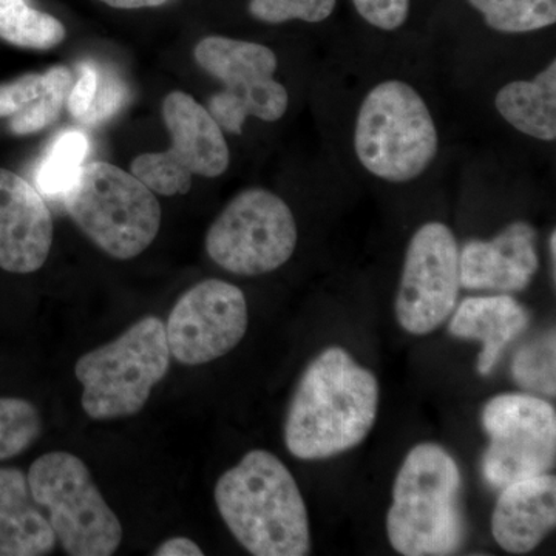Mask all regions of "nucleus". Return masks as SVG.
Listing matches in <instances>:
<instances>
[{"mask_svg":"<svg viewBox=\"0 0 556 556\" xmlns=\"http://www.w3.org/2000/svg\"><path fill=\"white\" fill-rule=\"evenodd\" d=\"M379 382L346 350L329 346L303 371L285 422V444L302 460L357 447L375 427Z\"/></svg>","mask_w":556,"mask_h":556,"instance_id":"f257e3e1","label":"nucleus"},{"mask_svg":"<svg viewBox=\"0 0 556 556\" xmlns=\"http://www.w3.org/2000/svg\"><path fill=\"white\" fill-rule=\"evenodd\" d=\"M215 504L230 533L255 556H305L311 530L291 471L266 450H252L219 477Z\"/></svg>","mask_w":556,"mask_h":556,"instance_id":"f03ea898","label":"nucleus"},{"mask_svg":"<svg viewBox=\"0 0 556 556\" xmlns=\"http://www.w3.org/2000/svg\"><path fill=\"white\" fill-rule=\"evenodd\" d=\"M387 535L405 556L455 555L464 546L463 477L441 445L424 442L409 450L394 481Z\"/></svg>","mask_w":556,"mask_h":556,"instance_id":"7ed1b4c3","label":"nucleus"},{"mask_svg":"<svg viewBox=\"0 0 556 556\" xmlns=\"http://www.w3.org/2000/svg\"><path fill=\"white\" fill-rule=\"evenodd\" d=\"M353 141L361 166L393 185L422 177L439 152L430 108L401 79L382 80L368 91L358 108Z\"/></svg>","mask_w":556,"mask_h":556,"instance_id":"20e7f679","label":"nucleus"},{"mask_svg":"<svg viewBox=\"0 0 556 556\" xmlns=\"http://www.w3.org/2000/svg\"><path fill=\"white\" fill-rule=\"evenodd\" d=\"M170 357L166 325L155 316L141 318L113 342L84 354L75 367L84 412L94 420L137 415L166 378Z\"/></svg>","mask_w":556,"mask_h":556,"instance_id":"39448f33","label":"nucleus"},{"mask_svg":"<svg viewBox=\"0 0 556 556\" xmlns=\"http://www.w3.org/2000/svg\"><path fill=\"white\" fill-rule=\"evenodd\" d=\"M61 200L79 229L112 257H137L159 236L161 206L155 193L113 164L83 166Z\"/></svg>","mask_w":556,"mask_h":556,"instance_id":"423d86ee","label":"nucleus"},{"mask_svg":"<svg viewBox=\"0 0 556 556\" xmlns=\"http://www.w3.org/2000/svg\"><path fill=\"white\" fill-rule=\"evenodd\" d=\"M33 500L46 510L65 554L109 556L123 541V526L102 497L89 468L68 452H50L27 475Z\"/></svg>","mask_w":556,"mask_h":556,"instance_id":"0eeeda50","label":"nucleus"},{"mask_svg":"<svg viewBox=\"0 0 556 556\" xmlns=\"http://www.w3.org/2000/svg\"><path fill=\"white\" fill-rule=\"evenodd\" d=\"M195 61L208 75L225 84L207 110L223 130L241 135L244 121L254 116L266 123L283 118L289 93L276 75L278 60L269 47L249 40L208 36L195 47Z\"/></svg>","mask_w":556,"mask_h":556,"instance_id":"6e6552de","label":"nucleus"},{"mask_svg":"<svg viewBox=\"0 0 556 556\" xmlns=\"http://www.w3.org/2000/svg\"><path fill=\"white\" fill-rule=\"evenodd\" d=\"M299 229L291 207L266 189L239 193L206 236V251L223 269L237 276L273 273L294 255Z\"/></svg>","mask_w":556,"mask_h":556,"instance_id":"1a4fd4ad","label":"nucleus"},{"mask_svg":"<svg viewBox=\"0 0 556 556\" xmlns=\"http://www.w3.org/2000/svg\"><path fill=\"white\" fill-rule=\"evenodd\" d=\"M163 118L172 146L161 153H144L131 163V174L160 195H185L193 175L215 178L229 167L225 134L203 105L185 91H172L163 102Z\"/></svg>","mask_w":556,"mask_h":556,"instance_id":"9d476101","label":"nucleus"},{"mask_svg":"<svg viewBox=\"0 0 556 556\" xmlns=\"http://www.w3.org/2000/svg\"><path fill=\"white\" fill-rule=\"evenodd\" d=\"M489 447L482 459L485 481L496 489L548 473L556 459L554 405L532 394L507 393L482 409Z\"/></svg>","mask_w":556,"mask_h":556,"instance_id":"9b49d317","label":"nucleus"},{"mask_svg":"<svg viewBox=\"0 0 556 556\" xmlns=\"http://www.w3.org/2000/svg\"><path fill=\"white\" fill-rule=\"evenodd\" d=\"M460 288L455 233L444 223H426L405 252L396 295L399 325L409 334H430L452 316Z\"/></svg>","mask_w":556,"mask_h":556,"instance_id":"f8f14e48","label":"nucleus"},{"mask_svg":"<svg viewBox=\"0 0 556 556\" xmlns=\"http://www.w3.org/2000/svg\"><path fill=\"white\" fill-rule=\"evenodd\" d=\"M248 302L236 285L207 278L179 298L166 325L172 356L204 365L230 353L248 331Z\"/></svg>","mask_w":556,"mask_h":556,"instance_id":"ddd939ff","label":"nucleus"},{"mask_svg":"<svg viewBox=\"0 0 556 556\" xmlns=\"http://www.w3.org/2000/svg\"><path fill=\"white\" fill-rule=\"evenodd\" d=\"M53 243L46 201L13 172L0 169V268L30 274L42 268Z\"/></svg>","mask_w":556,"mask_h":556,"instance_id":"4468645a","label":"nucleus"},{"mask_svg":"<svg viewBox=\"0 0 556 556\" xmlns=\"http://www.w3.org/2000/svg\"><path fill=\"white\" fill-rule=\"evenodd\" d=\"M536 229L515 222L492 240H470L459 249L460 287L511 294L525 291L540 269Z\"/></svg>","mask_w":556,"mask_h":556,"instance_id":"2eb2a0df","label":"nucleus"},{"mask_svg":"<svg viewBox=\"0 0 556 556\" xmlns=\"http://www.w3.org/2000/svg\"><path fill=\"white\" fill-rule=\"evenodd\" d=\"M556 526V479L554 475L521 479L501 489L492 517L497 546L508 554L535 551Z\"/></svg>","mask_w":556,"mask_h":556,"instance_id":"dca6fc26","label":"nucleus"},{"mask_svg":"<svg viewBox=\"0 0 556 556\" xmlns=\"http://www.w3.org/2000/svg\"><path fill=\"white\" fill-rule=\"evenodd\" d=\"M529 321L525 306L510 294L468 298L457 306L448 332L457 339L482 343L477 368L479 375L490 376L508 343L525 331Z\"/></svg>","mask_w":556,"mask_h":556,"instance_id":"f3484780","label":"nucleus"},{"mask_svg":"<svg viewBox=\"0 0 556 556\" xmlns=\"http://www.w3.org/2000/svg\"><path fill=\"white\" fill-rule=\"evenodd\" d=\"M56 546L49 518L33 500L28 478L0 468V556L49 555Z\"/></svg>","mask_w":556,"mask_h":556,"instance_id":"a211bd4d","label":"nucleus"},{"mask_svg":"<svg viewBox=\"0 0 556 556\" xmlns=\"http://www.w3.org/2000/svg\"><path fill=\"white\" fill-rule=\"evenodd\" d=\"M73 76L68 68L53 67L30 73L0 86V118H10L11 131L30 135L46 129L61 115Z\"/></svg>","mask_w":556,"mask_h":556,"instance_id":"6ab92c4d","label":"nucleus"},{"mask_svg":"<svg viewBox=\"0 0 556 556\" xmlns=\"http://www.w3.org/2000/svg\"><path fill=\"white\" fill-rule=\"evenodd\" d=\"M495 108L501 118L519 134L538 141L556 139V61L532 79L511 80L497 90Z\"/></svg>","mask_w":556,"mask_h":556,"instance_id":"aec40b11","label":"nucleus"},{"mask_svg":"<svg viewBox=\"0 0 556 556\" xmlns=\"http://www.w3.org/2000/svg\"><path fill=\"white\" fill-rule=\"evenodd\" d=\"M89 150V137L84 131L67 130L58 135L36 167L38 192L49 199H62L78 179Z\"/></svg>","mask_w":556,"mask_h":556,"instance_id":"412c9836","label":"nucleus"},{"mask_svg":"<svg viewBox=\"0 0 556 556\" xmlns=\"http://www.w3.org/2000/svg\"><path fill=\"white\" fill-rule=\"evenodd\" d=\"M0 38L22 49L50 50L64 40L65 27L28 0H0Z\"/></svg>","mask_w":556,"mask_h":556,"instance_id":"4be33fe9","label":"nucleus"},{"mask_svg":"<svg viewBox=\"0 0 556 556\" xmlns=\"http://www.w3.org/2000/svg\"><path fill=\"white\" fill-rule=\"evenodd\" d=\"M486 27L507 35L543 30L556 22V0H468Z\"/></svg>","mask_w":556,"mask_h":556,"instance_id":"5701e85b","label":"nucleus"},{"mask_svg":"<svg viewBox=\"0 0 556 556\" xmlns=\"http://www.w3.org/2000/svg\"><path fill=\"white\" fill-rule=\"evenodd\" d=\"M556 338L548 329L540 338L526 343L511 362L515 382L530 393L555 397L556 394Z\"/></svg>","mask_w":556,"mask_h":556,"instance_id":"b1692460","label":"nucleus"},{"mask_svg":"<svg viewBox=\"0 0 556 556\" xmlns=\"http://www.w3.org/2000/svg\"><path fill=\"white\" fill-rule=\"evenodd\" d=\"M42 433L39 409L20 397H0V463L31 447Z\"/></svg>","mask_w":556,"mask_h":556,"instance_id":"393cba45","label":"nucleus"},{"mask_svg":"<svg viewBox=\"0 0 556 556\" xmlns=\"http://www.w3.org/2000/svg\"><path fill=\"white\" fill-rule=\"evenodd\" d=\"M338 0H251L249 13L266 24L303 21L318 24L327 21Z\"/></svg>","mask_w":556,"mask_h":556,"instance_id":"a878e982","label":"nucleus"},{"mask_svg":"<svg viewBox=\"0 0 556 556\" xmlns=\"http://www.w3.org/2000/svg\"><path fill=\"white\" fill-rule=\"evenodd\" d=\"M126 83L113 70L98 65V86L89 112L79 121L84 126H100L115 116L127 101Z\"/></svg>","mask_w":556,"mask_h":556,"instance_id":"bb28decb","label":"nucleus"},{"mask_svg":"<svg viewBox=\"0 0 556 556\" xmlns=\"http://www.w3.org/2000/svg\"><path fill=\"white\" fill-rule=\"evenodd\" d=\"M362 20L383 31H394L408 20L409 0H351Z\"/></svg>","mask_w":556,"mask_h":556,"instance_id":"cd10ccee","label":"nucleus"},{"mask_svg":"<svg viewBox=\"0 0 556 556\" xmlns=\"http://www.w3.org/2000/svg\"><path fill=\"white\" fill-rule=\"evenodd\" d=\"M78 70L79 78L70 90L67 109L73 118L80 121L89 112L91 101L97 93L98 65L93 62H84Z\"/></svg>","mask_w":556,"mask_h":556,"instance_id":"c85d7f7f","label":"nucleus"},{"mask_svg":"<svg viewBox=\"0 0 556 556\" xmlns=\"http://www.w3.org/2000/svg\"><path fill=\"white\" fill-rule=\"evenodd\" d=\"M155 556H203L204 552L201 551L199 544L193 543L192 540L185 536L170 538L164 541L163 544L155 552Z\"/></svg>","mask_w":556,"mask_h":556,"instance_id":"c756f323","label":"nucleus"},{"mask_svg":"<svg viewBox=\"0 0 556 556\" xmlns=\"http://www.w3.org/2000/svg\"><path fill=\"white\" fill-rule=\"evenodd\" d=\"M108 3L113 9L135 10V9H150V7H160L166 3L167 0H101Z\"/></svg>","mask_w":556,"mask_h":556,"instance_id":"7c9ffc66","label":"nucleus"},{"mask_svg":"<svg viewBox=\"0 0 556 556\" xmlns=\"http://www.w3.org/2000/svg\"><path fill=\"white\" fill-rule=\"evenodd\" d=\"M548 251H551L552 257V270H556V230H552L551 237H548Z\"/></svg>","mask_w":556,"mask_h":556,"instance_id":"2f4dec72","label":"nucleus"}]
</instances>
